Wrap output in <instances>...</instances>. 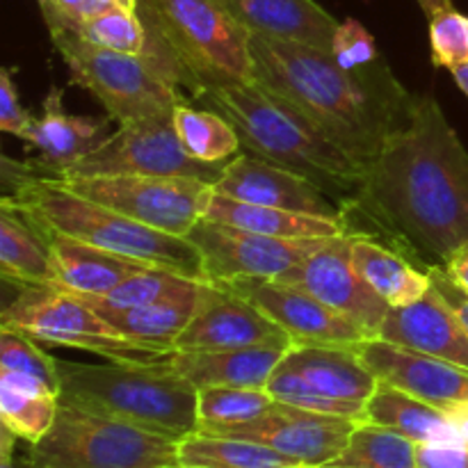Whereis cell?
<instances>
[{"label":"cell","mask_w":468,"mask_h":468,"mask_svg":"<svg viewBox=\"0 0 468 468\" xmlns=\"http://www.w3.org/2000/svg\"><path fill=\"white\" fill-rule=\"evenodd\" d=\"M347 231L373 236L428 272L468 242V151L430 94L343 206Z\"/></svg>","instance_id":"cell-1"},{"label":"cell","mask_w":468,"mask_h":468,"mask_svg":"<svg viewBox=\"0 0 468 468\" xmlns=\"http://www.w3.org/2000/svg\"><path fill=\"white\" fill-rule=\"evenodd\" d=\"M251 62L256 82L286 99L366 167L410 119L414 94L379 59L346 69L329 50L251 35Z\"/></svg>","instance_id":"cell-2"},{"label":"cell","mask_w":468,"mask_h":468,"mask_svg":"<svg viewBox=\"0 0 468 468\" xmlns=\"http://www.w3.org/2000/svg\"><path fill=\"white\" fill-rule=\"evenodd\" d=\"M201 108L231 122L242 149L295 172L347 206L364 186L368 167L324 137L304 114L261 82H236L192 96Z\"/></svg>","instance_id":"cell-3"},{"label":"cell","mask_w":468,"mask_h":468,"mask_svg":"<svg viewBox=\"0 0 468 468\" xmlns=\"http://www.w3.org/2000/svg\"><path fill=\"white\" fill-rule=\"evenodd\" d=\"M12 167L14 176L5 174L12 192L3 199L26 215L41 233H62L112 254L206 282L201 254L187 238L158 231L85 199L41 169Z\"/></svg>","instance_id":"cell-4"},{"label":"cell","mask_w":468,"mask_h":468,"mask_svg":"<svg viewBox=\"0 0 468 468\" xmlns=\"http://www.w3.org/2000/svg\"><path fill=\"white\" fill-rule=\"evenodd\" d=\"M163 359L154 364L58 359L59 402L181 441L199 432V391Z\"/></svg>","instance_id":"cell-5"},{"label":"cell","mask_w":468,"mask_h":468,"mask_svg":"<svg viewBox=\"0 0 468 468\" xmlns=\"http://www.w3.org/2000/svg\"><path fill=\"white\" fill-rule=\"evenodd\" d=\"M149 50L192 96L254 80L251 32L219 0H140Z\"/></svg>","instance_id":"cell-6"},{"label":"cell","mask_w":468,"mask_h":468,"mask_svg":"<svg viewBox=\"0 0 468 468\" xmlns=\"http://www.w3.org/2000/svg\"><path fill=\"white\" fill-rule=\"evenodd\" d=\"M50 39L71 82L90 91L119 126L169 117L183 101L176 76L154 53L101 48L71 27H50Z\"/></svg>","instance_id":"cell-7"},{"label":"cell","mask_w":468,"mask_h":468,"mask_svg":"<svg viewBox=\"0 0 468 468\" xmlns=\"http://www.w3.org/2000/svg\"><path fill=\"white\" fill-rule=\"evenodd\" d=\"M178 464V441L123 420L59 402L53 428L30 443V468H169Z\"/></svg>","instance_id":"cell-8"},{"label":"cell","mask_w":468,"mask_h":468,"mask_svg":"<svg viewBox=\"0 0 468 468\" xmlns=\"http://www.w3.org/2000/svg\"><path fill=\"white\" fill-rule=\"evenodd\" d=\"M0 324L37 343L91 352L117 364H154L167 356L114 332L85 300L62 288H23L3 309Z\"/></svg>","instance_id":"cell-9"},{"label":"cell","mask_w":468,"mask_h":468,"mask_svg":"<svg viewBox=\"0 0 468 468\" xmlns=\"http://www.w3.org/2000/svg\"><path fill=\"white\" fill-rule=\"evenodd\" d=\"M85 199L112 208L158 231L186 238L208 208L213 186L199 178L181 176H80L58 178Z\"/></svg>","instance_id":"cell-10"},{"label":"cell","mask_w":468,"mask_h":468,"mask_svg":"<svg viewBox=\"0 0 468 468\" xmlns=\"http://www.w3.org/2000/svg\"><path fill=\"white\" fill-rule=\"evenodd\" d=\"M227 165L192 158L178 140L174 114H169V117L123 123L85 158L55 178L140 174V176L199 178L215 186Z\"/></svg>","instance_id":"cell-11"},{"label":"cell","mask_w":468,"mask_h":468,"mask_svg":"<svg viewBox=\"0 0 468 468\" xmlns=\"http://www.w3.org/2000/svg\"><path fill=\"white\" fill-rule=\"evenodd\" d=\"M204 263L206 282L240 277L277 279L332 238H272L201 218L187 233Z\"/></svg>","instance_id":"cell-12"},{"label":"cell","mask_w":468,"mask_h":468,"mask_svg":"<svg viewBox=\"0 0 468 468\" xmlns=\"http://www.w3.org/2000/svg\"><path fill=\"white\" fill-rule=\"evenodd\" d=\"M352 240H355L352 231L332 238L327 245L320 247L309 259L277 279L311 292L315 300L359 324L368 334V338H378L379 327L391 306L355 270Z\"/></svg>","instance_id":"cell-13"},{"label":"cell","mask_w":468,"mask_h":468,"mask_svg":"<svg viewBox=\"0 0 468 468\" xmlns=\"http://www.w3.org/2000/svg\"><path fill=\"white\" fill-rule=\"evenodd\" d=\"M213 283H222L229 291L250 300L292 338V346L352 347L368 338V334L350 318L315 300L311 292L279 279L240 277Z\"/></svg>","instance_id":"cell-14"},{"label":"cell","mask_w":468,"mask_h":468,"mask_svg":"<svg viewBox=\"0 0 468 468\" xmlns=\"http://www.w3.org/2000/svg\"><path fill=\"white\" fill-rule=\"evenodd\" d=\"M356 423L361 420L318 414L277 400L272 410L250 423L213 430L208 434L250 439L292 457L304 468H318L334 462L346 451Z\"/></svg>","instance_id":"cell-15"},{"label":"cell","mask_w":468,"mask_h":468,"mask_svg":"<svg viewBox=\"0 0 468 468\" xmlns=\"http://www.w3.org/2000/svg\"><path fill=\"white\" fill-rule=\"evenodd\" d=\"M261 346L291 347L292 338L250 300L222 283L204 282L197 314L178 338L176 350H240Z\"/></svg>","instance_id":"cell-16"},{"label":"cell","mask_w":468,"mask_h":468,"mask_svg":"<svg viewBox=\"0 0 468 468\" xmlns=\"http://www.w3.org/2000/svg\"><path fill=\"white\" fill-rule=\"evenodd\" d=\"M213 187L219 195L247 201V204L329 219H346L341 206L309 178L277 167L245 149L224 167L222 176Z\"/></svg>","instance_id":"cell-17"},{"label":"cell","mask_w":468,"mask_h":468,"mask_svg":"<svg viewBox=\"0 0 468 468\" xmlns=\"http://www.w3.org/2000/svg\"><path fill=\"white\" fill-rule=\"evenodd\" d=\"M355 352L379 382L402 388L439 410L446 411L448 407L468 400V370L460 366L393 346L382 338H366L356 343Z\"/></svg>","instance_id":"cell-18"},{"label":"cell","mask_w":468,"mask_h":468,"mask_svg":"<svg viewBox=\"0 0 468 468\" xmlns=\"http://www.w3.org/2000/svg\"><path fill=\"white\" fill-rule=\"evenodd\" d=\"M378 338L468 370L466 327L434 288L414 304L388 309Z\"/></svg>","instance_id":"cell-19"},{"label":"cell","mask_w":468,"mask_h":468,"mask_svg":"<svg viewBox=\"0 0 468 468\" xmlns=\"http://www.w3.org/2000/svg\"><path fill=\"white\" fill-rule=\"evenodd\" d=\"M288 346L240 347V350H176L165 356V366L199 391L206 387L265 388Z\"/></svg>","instance_id":"cell-20"},{"label":"cell","mask_w":468,"mask_h":468,"mask_svg":"<svg viewBox=\"0 0 468 468\" xmlns=\"http://www.w3.org/2000/svg\"><path fill=\"white\" fill-rule=\"evenodd\" d=\"M251 35L332 50L338 21L315 0H219Z\"/></svg>","instance_id":"cell-21"},{"label":"cell","mask_w":468,"mask_h":468,"mask_svg":"<svg viewBox=\"0 0 468 468\" xmlns=\"http://www.w3.org/2000/svg\"><path fill=\"white\" fill-rule=\"evenodd\" d=\"M108 119L67 114L62 108V90L53 87L44 99L41 117H32L21 140L39 154V167L48 176H59L105 140L101 135Z\"/></svg>","instance_id":"cell-22"},{"label":"cell","mask_w":468,"mask_h":468,"mask_svg":"<svg viewBox=\"0 0 468 468\" xmlns=\"http://www.w3.org/2000/svg\"><path fill=\"white\" fill-rule=\"evenodd\" d=\"M283 361L329 400L366 407L379 382L355 346H291Z\"/></svg>","instance_id":"cell-23"},{"label":"cell","mask_w":468,"mask_h":468,"mask_svg":"<svg viewBox=\"0 0 468 468\" xmlns=\"http://www.w3.org/2000/svg\"><path fill=\"white\" fill-rule=\"evenodd\" d=\"M44 238L58 270V288L78 297H101L133 274L154 268L62 233H44Z\"/></svg>","instance_id":"cell-24"},{"label":"cell","mask_w":468,"mask_h":468,"mask_svg":"<svg viewBox=\"0 0 468 468\" xmlns=\"http://www.w3.org/2000/svg\"><path fill=\"white\" fill-rule=\"evenodd\" d=\"M0 274L16 288H58V270L44 233L0 201Z\"/></svg>","instance_id":"cell-25"},{"label":"cell","mask_w":468,"mask_h":468,"mask_svg":"<svg viewBox=\"0 0 468 468\" xmlns=\"http://www.w3.org/2000/svg\"><path fill=\"white\" fill-rule=\"evenodd\" d=\"M352 263L359 277L387 302L391 309L419 302L432 288L430 274L411 263L407 256L384 245L373 236L355 233L352 240Z\"/></svg>","instance_id":"cell-26"},{"label":"cell","mask_w":468,"mask_h":468,"mask_svg":"<svg viewBox=\"0 0 468 468\" xmlns=\"http://www.w3.org/2000/svg\"><path fill=\"white\" fill-rule=\"evenodd\" d=\"M204 218L210 222L229 224V227L272 238H338L347 233L346 219H329L318 218V215L247 204V201L219 195L215 192V187Z\"/></svg>","instance_id":"cell-27"},{"label":"cell","mask_w":468,"mask_h":468,"mask_svg":"<svg viewBox=\"0 0 468 468\" xmlns=\"http://www.w3.org/2000/svg\"><path fill=\"white\" fill-rule=\"evenodd\" d=\"M366 420L393 430L414 443H462L448 414L402 388L378 382L366 402Z\"/></svg>","instance_id":"cell-28"},{"label":"cell","mask_w":468,"mask_h":468,"mask_svg":"<svg viewBox=\"0 0 468 468\" xmlns=\"http://www.w3.org/2000/svg\"><path fill=\"white\" fill-rule=\"evenodd\" d=\"M204 286V283H201ZM199 291L172 300L155 302L140 309H94L114 332L146 347L172 355L187 324L192 323L199 306Z\"/></svg>","instance_id":"cell-29"},{"label":"cell","mask_w":468,"mask_h":468,"mask_svg":"<svg viewBox=\"0 0 468 468\" xmlns=\"http://www.w3.org/2000/svg\"><path fill=\"white\" fill-rule=\"evenodd\" d=\"M59 396L30 375L0 370V425L30 446L53 428Z\"/></svg>","instance_id":"cell-30"},{"label":"cell","mask_w":468,"mask_h":468,"mask_svg":"<svg viewBox=\"0 0 468 468\" xmlns=\"http://www.w3.org/2000/svg\"><path fill=\"white\" fill-rule=\"evenodd\" d=\"M178 464L199 468H304L297 460L263 443L208 432H195L178 441Z\"/></svg>","instance_id":"cell-31"},{"label":"cell","mask_w":468,"mask_h":468,"mask_svg":"<svg viewBox=\"0 0 468 468\" xmlns=\"http://www.w3.org/2000/svg\"><path fill=\"white\" fill-rule=\"evenodd\" d=\"M174 128L187 154L197 160L227 165L242 151V142L227 117L208 108H192L186 99L174 110Z\"/></svg>","instance_id":"cell-32"},{"label":"cell","mask_w":468,"mask_h":468,"mask_svg":"<svg viewBox=\"0 0 468 468\" xmlns=\"http://www.w3.org/2000/svg\"><path fill=\"white\" fill-rule=\"evenodd\" d=\"M419 443L382 425L361 420L356 423L346 451L334 460L338 466L355 468H420Z\"/></svg>","instance_id":"cell-33"},{"label":"cell","mask_w":468,"mask_h":468,"mask_svg":"<svg viewBox=\"0 0 468 468\" xmlns=\"http://www.w3.org/2000/svg\"><path fill=\"white\" fill-rule=\"evenodd\" d=\"M204 282L183 277L165 268H146L133 274L126 282L119 283L110 292L101 297H80L91 309H140V306L155 304V302L172 300V297L187 295L199 291Z\"/></svg>","instance_id":"cell-34"},{"label":"cell","mask_w":468,"mask_h":468,"mask_svg":"<svg viewBox=\"0 0 468 468\" xmlns=\"http://www.w3.org/2000/svg\"><path fill=\"white\" fill-rule=\"evenodd\" d=\"M274 398L265 388H238V387H206L199 388V432L231 428V425L250 423L265 411L272 410Z\"/></svg>","instance_id":"cell-35"},{"label":"cell","mask_w":468,"mask_h":468,"mask_svg":"<svg viewBox=\"0 0 468 468\" xmlns=\"http://www.w3.org/2000/svg\"><path fill=\"white\" fill-rule=\"evenodd\" d=\"M71 30L101 48L133 55H144L149 50V32L137 9H108L96 16L82 18Z\"/></svg>","instance_id":"cell-36"},{"label":"cell","mask_w":468,"mask_h":468,"mask_svg":"<svg viewBox=\"0 0 468 468\" xmlns=\"http://www.w3.org/2000/svg\"><path fill=\"white\" fill-rule=\"evenodd\" d=\"M265 391L279 402H286V405L300 407V410L318 411V414H329V416H343V419L352 420H366V407L361 405H350V402H338L329 400V398L320 396L314 387L306 384V379L297 373L295 368L286 364L282 359V364L274 368L272 378L268 379V387Z\"/></svg>","instance_id":"cell-37"},{"label":"cell","mask_w":468,"mask_h":468,"mask_svg":"<svg viewBox=\"0 0 468 468\" xmlns=\"http://www.w3.org/2000/svg\"><path fill=\"white\" fill-rule=\"evenodd\" d=\"M0 370L30 375L59 396L58 359L46 355L26 334L0 324Z\"/></svg>","instance_id":"cell-38"},{"label":"cell","mask_w":468,"mask_h":468,"mask_svg":"<svg viewBox=\"0 0 468 468\" xmlns=\"http://www.w3.org/2000/svg\"><path fill=\"white\" fill-rule=\"evenodd\" d=\"M430 46L432 62L443 69H455L468 62V16L448 7L430 18Z\"/></svg>","instance_id":"cell-39"},{"label":"cell","mask_w":468,"mask_h":468,"mask_svg":"<svg viewBox=\"0 0 468 468\" xmlns=\"http://www.w3.org/2000/svg\"><path fill=\"white\" fill-rule=\"evenodd\" d=\"M329 53L346 69L368 67V64L379 59L378 44H375L373 35L356 18H346L343 23H338V30L334 35Z\"/></svg>","instance_id":"cell-40"},{"label":"cell","mask_w":468,"mask_h":468,"mask_svg":"<svg viewBox=\"0 0 468 468\" xmlns=\"http://www.w3.org/2000/svg\"><path fill=\"white\" fill-rule=\"evenodd\" d=\"M32 117L18 101V91L14 87V78L9 69H0V131L9 135L23 137Z\"/></svg>","instance_id":"cell-41"},{"label":"cell","mask_w":468,"mask_h":468,"mask_svg":"<svg viewBox=\"0 0 468 468\" xmlns=\"http://www.w3.org/2000/svg\"><path fill=\"white\" fill-rule=\"evenodd\" d=\"M416 457L420 468H468L466 443H420Z\"/></svg>","instance_id":"cell-42"},{"label":"cell","mask_w":468,"mask_h":468,"mask_svg":"<svg viewBox=\"0 0 468 468\" xmlns=\"http://www.w3.org/2000/svg\"><path fill=\"white\" fill-rule=\"evenodd\" d=\"M428 274H430V282H432L434 291H437L439 295H441L443 300L452 306V311H455L457 318L462 320V324H464L466 332H468V295L466 292L462 291V288L457 286L451 277H448V272L441 268V265H432V268L428 270Z\"/></svg>","instance_id":"cell-43"},{"label":"cell","mask_w":468,"mask_h":468,"mask_svg":"<svg viewBox=\"0 0 468 468\" xmlns=\"http://www.w3.org/2000/svg\"><path fill=\"white\" fill-rule=\"evenodd\" d=\"M82 3L85 0H53V3H41V14L46 18V26L50 27H73L82 16Z\"/></svg>","instance_id":"cell-44"},{"label":"cell","mask_w":468,"mask_h":468,"mask_svg":"<svg viewBox=\"0 0 468 468\" xmlns=\"http://www.w3.org/2000/svg\"><path fill=\"white\" fill-rule=\"evenodd\" d=\"M443 270L448 272V277L462 288V291L468 295V242H464L462 247H457L451 256H448L446 263L441 265Z\"/></svg>","instance_id":"cell-45"},{"label":"cell","mask_w":468,"mask_h":468,"mask_svg":"<svg viewBox=\"0 0 468 468\" xmlns=\"http://www.w3.org/2000/svg\"><path fill=\"white\" fill-rule=\"evenodd\" d=\"M137 3L140 0H85L82 3V18H90V16H96V14H103L108 12V9H114V7H123V9H137Z\"/></svg>","instance_id":"cell-46"},{"label":"cell","mask_w":468,"mask_h":468,"mask_svg":"<svg viewBox=\"0 0 468 468\" xmlns=\"http://www.w3.org/2000/svg\"><path fill=\"white\" fill-rule=\"evenodd\" d=\"M446 414H448V419L452 420V425H455L457 432H460L462 443H466L468 446V400L448 407Z\"/></svg>","instance_id":"cell-47"},{"label":"cell","mask_w":468,"mask_h":468,"mask_svg":"<svg viewBox=\"0 0 468 468\" xmlns=\"http://www.w3.org/2000/svg\"><path fill=\"white\" fill-rule=\"evenodd\" d=\"M419 5H420V9H423L425 16H428V18H432L434 14L443 12V9L452 7L451 0H419Z\"/></svg>","instance_id":"cell-48"},{"label":"cell","mask_w":468,"mask_h":468,"mask_svg":"<svg viewBox=\"0 0 468 468\" xmlns=\"http://www.w3.org/2000/svg\"><path fill=\"white\" fill-rule=\"evenodd\" d=\"M451 73H452V78H455L457 87H460V90L464 91L466 99H468V62L462 64V67L451 69Z\"/></svg>","instance_id":"cell-49"},{"label":"cell","mask_w":468,"mask_h":468,"mask_svg":"<svg viewBox=\"0 0 468 468\" xmlns=\"http://www.w3.org/2000/svg\"><path fill=\"white\" fill-rule=\"evenodd\" d=\"M169 468H199V466H183V464H176V466H169Z\"/></svg>","instance_id":"cell-50"},{"label":"cell","mask_w":468,"mask_h":468,"mask_svg":"<svg viewBox=\"0 0 468 468\" xmlns=\"http://www.w3.org/2000/svg\"><path fill=\"white\" fill-rule=\"evenodd\" d=\"M41 3H53V0H39V5H41Z\"/></svg>","instance_id":"cell-51"}]
</instances>
